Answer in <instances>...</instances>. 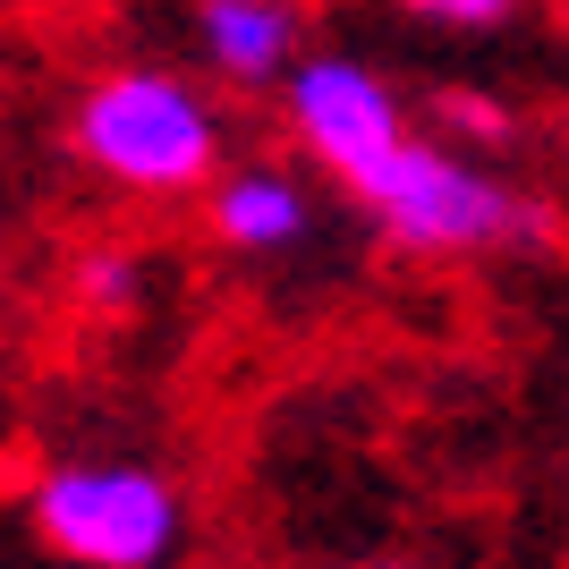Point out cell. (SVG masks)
<instances>
[{"label":"cell","instance_id":"cell-5","mask_svg":"<svg viewBox=\"0 0 569 569\" xmlns=\"http://www.w3.org/2000/svg\"><path fill=\"white\" fill-rule=\"evenodd\" d=\"M196 60L230 94H281L307 60V9L298 0H196Z\"/></svg>","mask_w":569,"mask_h":569},{"label":"cell","instance_id":"cell-8","mask_svg":"<svg viewBox=\"0 0 569 569\" xmlns=\"http://www.w3.org/2000/svg\"><path fill=\"white\" fill-rule=\"evenodd\" d=\"M442 128L468 137V144H510V137H519V119L501 111L493 94H442ZM468 144H459V153H468Z\"/></svg>","mask_w":569,"mask_h":569},{"label":"cell","instance_id":"cell-6","mask_svg":"<svg viewBox=\"0 0 569 569\" xmlns=\"http://www.w3.org/2000/svg\"><path fill=\"white\" fill-rule=\"evenodd\" d=\"M204 221L230 256H289L315 238V188L289 162H221L204 188Z\"/></svg>","mask_w":569,"mask_h":569},{"label":"cell","instance_id":"cell-10","mask_svg":"<svg viewBox=\"0 0 569 569\" xmlns=\"http://www.w3.org/2000/svg\"><path fill=\"white\" fill-rule=\"evenodd\" d=\"M357 569H408V561H357Z\"/></svg>","mask_w":569,"mask_h":569},{"label":"cell","instance_id":"cell-1","mask_svg":"<svg viewBox=\"0 0 569 569\" xmlns=\"http://www.w3.org/2000/svg\"><path fill=\"white\" fill-rule=\"evenodd\" d=\"M357 204L382 221V238L400 256H545L561 238V213L545 196L493 179L451 137H408L357 188Z\"/></svg>","mask_w":569,"mask_h":569},{"label":"cell","instance_id":"cell-7","mask_svg":"<svg viewBox=\"0 0 569 569\" xmlns=\"http://www.w3.org/2000/svg\"><path fill=\"white\" fill-rule=\"evenodd\" d=\"M77 307L86 315H137L144 307V263L128 247H94L77 263Z\"/></svg>","mask_w":569,"mask_h":569},{"label":"cell","instance_id":"cell-9","mask_svg":"<svg viewBox=\"0 0 569 569\" xmlns=\"http://www.w3.org/2000/svg\"><path fill=\"white\" fill-rule=\"evenodd\" d=\"M400 9H417L426 26H451V34H493L519 18V0H400Z\"/></svg>","mask_w":569,"mask_h":569},{"label":"cell","instance_id":"cell-4","mask_svg":"<svg viewBox=\"0 0 569 569\" xmlns=\"http://www.w3.org/2000/svg\"><path fill=\"white\" fill-rule=\"evenodd\" d=\"M281 111H289V137L307 144V162L332 170L349 196L417 137V128H408V102L391 94V77L349 60V51H307L281 86Z\"/></svg>","mask_w":569,"mask_h":569},{"label":"cell","instance_id":"cell-3","mask_svg":"<svg viewBox=\"0 0 569 569\" xmlns=\"http://www.w3.org/2000/svg\"><path fill=\"white\" fill-rule=\"evenodd\" d=\"M26 519L77 569H170L188 545V501L144 459H69L43 468L26 493Z\"/></svg>","mask_w":569,"mask_h":569},{"label":"cell","instance_id":"cell-11","mask_svg":"<svg viewBox=\"0 0 569 569\" xmlns=\"http://www.w3.org/2000/svg\"><path fill=\"white\" fill-rule=\"evenodd\" d=\"M561 26H569V0H561Z\"/></svg>","mask_w":569,"mask_h":569},{"label":"cell","instance_id":"cell-2","mask_svg":"<svg viewBox=\"0 0 569 569\" xmlns=\"http://www.w3.org/2000/svg\"><path fill=\"white\" fill-rule=\"evenodd\" d=\"M69 128L77 162L128 196H204L221 170V102L179 69H102Z\"/></svg>","mask_w":569,"mask_h":569}]
</instances>
